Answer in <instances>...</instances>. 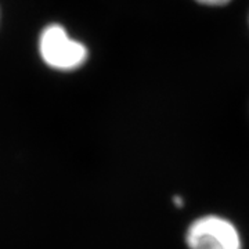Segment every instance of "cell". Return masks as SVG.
<instances>
[{
  "label": "cell",
  "mask_w": 249,
  "mask_h": 249,
  "mask_svg": "<svg viewBox=\"0 0 249 249\" xmlns=\"http://www.w3.org/2000/svg\"><path fill=\"white\" fill-rule=\"evenodd\" d=\"M36 53L46 68L58 73H73L86 67L90 49L58 21L40 28L36 36Z\"/></svg>",
  "instance_id": "obj_1"
},
{
  "label": "cell",
  "mask_w": 249,
  "mask_h": 249,
  "mask_svg": "<svg viewBox=\"0 0 249 249\" xmlns=\"http://www.w3.org/2000/svg\"><path fill=\"white\" fill-rule=\"evenodd\" d=\"M190 249H242L240 232L230 220L206 214L190 224L186 232Z\"/></svg>",
  "instance_id": "obj_2"
},
{
  "label": "cell",
  "mask_w": 249,
  "mask_h": 249,
  "mask_svg": "<svg viewBox=\"0 0 249 249\" xmlns=\"http://www.w3.org/2000/svg\"><path fill=\"white\" fill-rule=\"evenodd\" d=\"M196 1L205 6H223V4H227L230 0H196Z\"/></svg>",
  "instance_id": "obj_3"
},
{
  "label": "cell",
  "mask_w": 249,
  "mask_h": 249,
  "mask_svg": "<svg viewBox=\"0 0 249 249\" xmlns=\"http://www.w3.org/2000/svg\"><path fill=\"white\" fill-rule=\"evenodd\" d=\"M173 202L178 205V206H181V205H183V198H181V196H175V198H173Z\"/></svg>",
  "instance_id": "obj_4"
},
{
  "label": "cell",
  "mask_w": 249,
  "mask_h": 249,
  "mask_svg": "<svg viewBox=\"0 0 249 249\" xmlns=\"http://www.w3.org/2000/svg\"><path fill=\"white\" fill-rule=\"evenodd\" d=\"M0 27H1V7H0Z\"/></svg>",
  "instance_id": "obj_5"
}]
</instances>
